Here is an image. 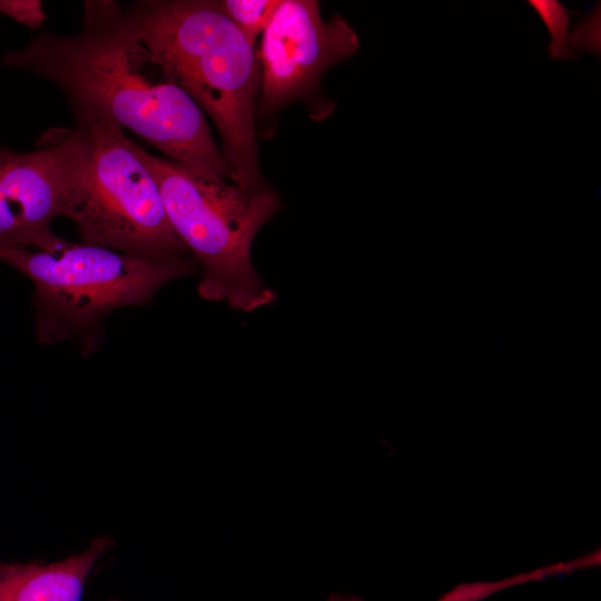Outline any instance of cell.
I'll list each match as a JSON object with an SVG mask.
<instances>
[{"instance_id":"277c9868","label":"cell","mask_w":601,"mask_h":601,"mask_svg":"<svg viewBox=\"0 0 601 601\" xmlns=\"http://www.w3.org/2000/svg\"><path fill=\"white\" fill-rule=\"evenodd\" d=\"M33 284L35 335L40 344H98L102 319L116 309L149 302L166 283L196 269L190 258L159 262L87 244L62 242L55 252L0 253Z\"/></svg>"},{"instance_id":"8992f818","label":"cell","mask_w":601,"mask_h":601,"mask_svg":"<svg viewBox=\"0 0 601 601\" xmlns=\"http://www.w3.org/2000/svg\"><path fill=\"white\" fill-rule=\"evenodd\" d=\"M83 170L79 122L45 137L32 151L0 147V253L59 248L63 238L52 231V221L68 216Z\"/></svg>"},{"instance_id":"5b68a950","label":"cell","mask_w":601,"mask_h":601,"mask_svg":"<svg viewBox=\"0 0 601 601\" xmlns=\"http://www.w3.org/2000/svg\"><path fill=\"white\" fill-rule=\"evenodd\" d=\"M76 122L85 129V170L67 218L81 240L141 259L184 258L139 146L109 120Z\"/></svg>"},{"instance_id":"3957f363","label":"cell","mask_w":601,"mask_h":601,"mask_svg":"<svg viewBox=\"0 0 601 601\" xmlns=\"http://www.w3.org/2000/svg\"><path fill=\"white\" fill-rule=\"evenodd\" d=\"M138 151L156 180L175 234L200 265L199 295L244 312L272 303L275 295L256 274L250 248L280 207L276 193L210 180L140 146Z\"/></svg>"},{"instance_id":"6da1fadb","label":"cell","mask_w":601,"mask_h":601,"mask_svg":"<svg viewBox=\"0 0 601 601\" xmlns=\"http://www.w3.org/2000/svg\"><path fill=\"white\" fill-rule=\"evenodd\" d=\"M2 66L52 83L77 121L109 120L207 179L233 181L205 114L169 77L125 6L86 1L76 33L42 31L7 52Z\"/></svg>"},{"instance_id":"8fae6325","label":"cell","mask_w":601,"mask_h":601,"mask_svg":"<svg viewBox=\"0 0 601 601\" xmlns=\"http://www.w3.org/2000/svg\"><path fill=\"white\" fill-rule=\"evenodd\" d=\"M531 7L539 13L546 26L551 42L548 53L555 60H571L577 57V50L569 41L570 24L568 10L556 0H529Z\"/></svg>"},{"instance_id":"4fadbf2b","label":"cell","mask_w":601,"mask_h":601,"mask_svg":"<svg viewBox=\"0 0 601 601\" xmlns=\"http://www.w3.org/2000/svg\"><path fill=\"white\" fill-rule=\"evenodd\" d=\"M0 14H6L14 20L30 27L38 28L46 18V13L40 1H0Z\"/></svg>"},{"instance_id":"ba28073f","label":"cell","mask_w":601,"mask_h":601,"mask_svg":"<svg viewBox=\"0 0 601 601\" xmlns=\"http://www.w3.org/2000/svg\"><path fill=\"white\" fill-rule=\"evenodd\" d=\"M109 543L96 539L83 552L49 564L0 563V601H81L86 580Z\"/></svg>"},{"instance_id":"7c38bea8","label":"cell","mask_w":601,"mask_h":601,"mask_svg":"<svg viewBox=\"0 0 601 601\" xmlns=\"http://www.w3.org/2000/svg\"><path fill=\"white\" fill-rule=\"evenodd\" d=\"M572 48L600 55V7L585 17L569 36ZM577 50V49H575Z\"/></svg>"},{"instance_id":"9c48e42d","label":"cell","mask_w":601,"mask_h":601,"mask_svg":"<svg viewBox=\"0 0 601 601\" xmlns=\"http://www.w3.org/2000/svg\"><path fill=\"white\" fill-rule=\"evenodd\" d=\"M600 565V550L566 562H558L526 573H519L496 582L461 583L442 594L436 601H480L504 589L540 581L550 575L571 573L581 569Z\"/></svg>"},{"instance_id":"52a82bcc","label":"cell","mask_w":601,"mask_h":601,"mask_svg":"<svg viewBox=\"0 0 601 601\" xmlns=\"http://www.w3.org/2000/svg\"><path fill=\"white\" fill-rule=\"evenodd\" d=\"M262 33L257 53L263 112L300 97L328 67L358 49L354 29L339 16L325 21L314 0H283Z\"/></svg>"},{"instance_id":"30bf717a","label":"cell","mask_w":601,"mask_h":601,"mask_svg":"<svg viewBox=\"0 0 601 601\" xmlns=\"http://www.w3.org/2000/svg\"><path fill=\"white\" fill-rule=\"evenodd\" d=\"M282 0H225L221 8L254 46L255 40L270 22Z\"/></svg>"},{"instance_id":"7a4b0ae2","label":"cell","mask_w":601,"mask_h":601,"mask_svg":"<svg viewBox=\"0 0 601 601\" xmlns=\"http://www.w3.org/2000/svg\"><path fill=\"white\" fill-rule=\"evenodd\" d=\"M125 10L169 77L211 118L233 183L267 187L255 128L262 83L258 53L220 1L144 0Z\"/></svg>"},{"instance_id":"5bb4252c","label":"cell","mask_w":601,"mask_h":601,"mask_svg":"<svg viewBox=\"0 0 601 601\" xmlns=\"http://www.w3.org/2000/svg\"><path fill=\"white\" fill-rule=\"evenodd\" d=\"M326 601H364L361 597L354 594L333 593Z\"/></svg>"}]
</instances>
